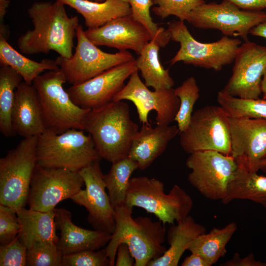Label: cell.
Segmentation results:
<instances>
[{
	"mask_svg": "<svg viewBox=\"0 0 266 266\" xmlns=\"http://www.w3.org/2000/svg\"><path fill=\"white\" fill-rule=\"evenodd\" d=\"M186 166L191 170L188 176L191 185L205 198L221 201L238 167L231 155L213 150L190 154Z\"/></svg>",
	"mask_w": 266,
	"mask_h": 266,
	"instance_id": "8fae6325",
	"label": "cell"
},
{
	"mask_svg": "<svg viewBox=\"0 0 266 266\" xmlns=\"http://www.w3.org/2000/svg\"><path fill=\"white\" fill-rule=\"evenodd\" d=\"M160 46L155 39L151 40L142 49L136 60L137 67L141 72L145 85L155 90L172 88L174 82L159 58Z\"/></svg>",
	"mask_w": 266,
	"mask_h": 266,
	"instance_id": "4316f807",
	"label": "cell"
},
{
	"mask_svg": "<svg viewBox=\"0 0 266 266\" xmlns=\"http://www.w3.org/2000/svg\"><path fill=\"white\" fill-rule=\"evenodd\" d=\"M62 266H110L105 248L64 255Z\"/></svg>",
	"mask_w": 266,
	"mask_h": 266,
	"instance_id": "8d00e7d4",
	"label": "cell"
},
{
	"mask_svg": "<svg viewBox=\"0 0 266 266\" xmlns=\"http://www.w3.org/2000/svg\"><path fill=\"white\" fill-rule=\"evenodd\" d=\"M90 0L94 1H97V2H102V1H104L105 0Z\"/></svg>",
	"mask_w": 266,
	"mask_h": 266,
	"instance_id": "7dc6e473",
	"label": "cell"
},
{
	"mask_svg": "<svg viewBox=\"0 0 266 266\" xmlns=\"http://www.w3.org/2000/svg\"><path fill=\"white\" fill-rule=\"evenodd\" d=\"M75 9L81 14L88 29H96L114 19L130 15V5L127 0H56Z\"/></svg>",
	"mask_w": 266,
	"mask_h": 266,
	"instance_id": "d4e9b609",
	"label": "cell"
},
{
	"mask_svg": "<svg viewBox=\"0 0 266 266\" xmlns=\"http://www.w3.org/2000/svg\"><path fill=\"white\" fill-rule=\"evenodd\" d=\"M237 229L235 222H231L222 228H213L209 233L198 236L188 250L201 256L211 266L225 257L226 245Z\"/></svg>",
	"mask_w": 266,
	"mask_h": 266,
	"instance_id": "f1b7e54d",
	"label": "cell"
},
{
	"mask_svg": "<svg viewBox=\"0 0 266 266\" xmlns=\"http://www.w3.org/2000/svg\"><path fill=\"white\" fill-rule=\"evenodd\" d=\"M261 88L263 99H266V69L263 76L261 82Z\"/></svg>",
	"mask_w": 266,
	"mask_h": 266,
	"instance_id": "bcb514c9",
	"label": "cell"
},
{
	"mask_svg": "<svg viewBox=\"0 0 266 266\" xmlns=\"http://www.w3.org/2000/svg\"><path fill=\"white\" fill-rule=\"evenodd\" d=\"M27 248L22 242L19 235L10 243L0 245V266H25Z\"/></svg>",
	"mask_w": 266,
	"mask_h": 266,
	"instance_id": "f35d334b",
	"label": "cell"
},
{
	"mask_svg": "<svg viewBox=\"0 0 266 266\" xmlns=\"http://www.w3.org/2000/svg\"><path fill=\"white\" fill-rule=\"evenodd\" d=\"M87 37L96 45L131 49L139 55L152 39L148 30L131 15L118 17L96 29L85 31Z\"/></svg>",
	"mask_w": 266,
	"mask_h": 266,
	"instance_id": "d6986e66",
	"label": "cell"
},
{
	"mask_svg": "<svg viewBox=\"0 0 266 266\" xmlns=\"http://www.w3.org/2000/svg\"><path fill=\"white\" fill-rule=\"evenodd\" d=\"M13 132L23 138L45 132L36 90L22 81L17 87L11 115Z\"/></svg>",
	"mask_w": 266,
	"mask_h": 266,
	"instance_id": "44dd1931",
	"label": "cell"
},
{
	"mask_svg": "<svg viewBox=\"0 0 266 266\" xmlns=\"http://www.w3.org/2000/svg\"><path fill=\"white\" fill-rule=\"evenodd\" d=\"M138 130L129 105L123 100L91 109L84 124V131L91 135L100 157L111 163L128 156Z\"/></svg>",
	"mask_w": 266,
	"mask_h": 266,
	"instance_id": "3957f363",
	"label": "cell"
},
{
	"mask_svg": "<svg viewBox=\"0 0 266 266\" xmlns=\"http://www.w3.org/2000/svg\"><path fill=\"white\" fill-rule=\"evenodd\" d=\"M231 156L249 168L266 158V119L230 118Z\"/></svg>",
	"mask_w": 266,
	"mask_h": 266,
	"instance_id": "ac0fdd59",
	"label": "cell"
},
{
	"mask_svg": "<svg viewBox=\"0 0 266 266\" xmlns=\"http://www.w3.org/2000/svg\"><path fill=\"white\" fill-rule=\"evenodd\" d=\"M36 156L38 166L75 172L101 159L91 135L77 129L60 134L45 132L38 136Z\"/></svg>",
	"mask_w": 266,
	"mask_h": 266,
	"instance_id": "8992f818",
	"label": "cell"
},
{
	"mask_svg": "<svg viewBox=\"0 0 266 266\" xmlns=\"http://www.w3.org/2000/svg\"><path fill=\"white\" fill-rule=\"evenodd\" d=\"M178 133L177 126L142 124L134 137L128 154L129 158L145 170L166 150L168 143Z\"/></svg>",
	"mask_w": 266,
	"mask_h": 266,
	"instance_id": "7402d4cb",
	"label": "cell"
},
{
	"mask_svg": "<svg viewBox=\"0 0 266 266\" xmlns=\"http://www.w3.org/2000/svg\"><path fill=\"white\" fill-rule=\"evenodd\" d=\"M199 92L194 76L188 77L174 89L175 94L180 101L179 108L174 119L179 133L186 130L190 124L194 104L200 97Z\"/></svg>",
	"mask_w": 266,
	"mask_h": 266,
	"instance_id": "d6a6232c",
	"label": "cell"
},
{
	"mask_svg": "<svg viewBox=\"0 0 266 266\" xmlns=\"http://www.w3.org/2000/svg\"><path fill=\"white\" fill-rule=\"evenodd\" d=\"M63 256L55 242L37 241L27 248L26 266H62Z\"/></svg>",
	"mask_w": 266,
	"mask_h": 266,
	"instance_id": "e575fe53",
	"label": "cell"
},
{
	"mask_svg": "<svg viewBox=\"0 0 266 266\" xmlns=\"http://www.w3.org/2000/svg\"><path fill=\"white\" fill-rule=\"evenodd\" d=\"M266 20V12L242 9L228 0L205 2L194 9L189 23L197 28L220 31L224 35L248 40L252 29Z\"/></svg>",
	"mask_w": 266,
	"mask_h": 266,
	"instance_id": "7c38bea8",
	"label": "cell"
},
{
	"mask_svg": "<svg viewBox=\"0 0 266 266\" xmlns=\"http://www.w3.org/2000/svg\"><path fill=\"white\" fill-rule=\"evenodd\" d=\"M16 212L21 225L19 238L27 248L37 241L57 242L54 210L44 212L24 207Z\"/></svg>",
	"mask_w": 266,
	"mask_h": 266,
	"instance_id": "cb8c5ba5",
	"label": "cell"
},
{
	"mask_svg": "<svg viewBox=\"0 0 266 266\" xmlns=\"http://www.w3.org/2000/svg\"><path fill=\"white\" fill-rule=\"evenodd\" d=\"M123 100L133 102L142 124H149V113L155 110L157 125H169L174 121L180 105L174 89L151 91L140 79L138 71L130 76L129 81L113 101Z\"/></svg>",
	"mask_w": 266,
	"mask_h": 266,
	"instance_id": "5bb4252c",
	"label": "cell"
},
{
	"mask_svg": "<svg viewBox=\"0 0 266 266\" xmlns=\"http://www.w3.org/2000/svg\"><path fill=\"white\" fill-rule=\"evenodd\" d=\"M138 71L136 60L108 69L82 83L66 89L72 101L84 109H94L113 100L125 80Z\"/></svg>",
	"mask_w": 266,
	"mask_h": 266,
	"instance_id": "e0dca14e",
	"label": "cell"
},
{
	"mask_svg": "<svg viewBox=\"0 0 266 266\" xmlns=\"http://www.w3.org/2000/svg\"><path fill=\"white\" fill-rule=\"evenodd\" d=\"M250 33L266 39V20L252 29Z\"/></svg>",
	"mask_w": 266,
	"mask_h": 266,
	"instance_id": "ee69618b",
	"label": "cell"
},
{
	"mask_svg": "<svg viewBox=\"0 0 266 266\" xmlns=\"http://www.w3.org/2000/svg\"><path fill=\"white\" fill-rule=\"evenodd\" d=\"M138 165L129 157L112 163L104 182L113 207L125 204L131 176Z\"/></svg>",
	"mask_w": 266,
	"mask_h": 266,
	"instance_id": "4dcf8cb0",
	"label": "cell"
},
{
	"mask_svg": "<svg viewBox=\"0 0 266 266\" xmlns=\"http://www.w3.org/2000/svg\"><path fill=\"white\" fill-rule=\"evenodd\" d=\"M246 10L261 11L266 9V0H228Z\"/></svg>",
	"mask_w": 266,
	"mask_h": 266,
	"instance_id": "b9f144b4",
	"label": "cell"
},
{
	"mask_svg": "<svg viewBox=\"0 0 266 266\" xmlns=\"http://www.w3.org/2000/svg\"><path fill=\"white\" fill-rule=\"evenodd\" d=\"M84 184L78 172L37 165L31 183L27 204L30 209L39 211L54 210L60 202L71 199Z\"/></svg>",
	"mask_w": 266,
	"mask_h": 266,
	"instance_id": "4fadbf2b",
	"label": "cell"
},
{
	"mask_svg": "<svg viewBox=\"0 0 266 266\" xmlns=\"http://www.w3.org/2000/svg\"><path fill=\"white\" fill-rule=\"evenodd\" d=\"M77 44L70 58L58 56L55 60L71 85L85 82L112 67L135 60L127 50L115 53L102 51L86 36L82 26L76 31Z\"/></svg>",
	"mask_w": 266,
	"mask_h": 266,
	"instance_id": "30bf717a",
	"label": "cell"
},
{
	"mask_svg": "<svg viewBox=\"0 0 266 266\" xmlns=\"http://www.w3.org/2000/svg\"><path fill=\"white\" fill-rule=\"evenodd\" d=\"M65 5L56 0L32 4L27 12L33 29L27 31L17 41L21 53L33 55L54 51L64 58L72 56L79 19L69 16Z\"/></svg>",
	"mask_w": 266,
	"mask_h": 266,
	"instance_id": "6da1fadb",
	"label": "cell"
},
{
	"mask_svg": "<svg viewBox=\"0 0 266 266\" xmlns=\"http://www.w3.org/2000/svg\"><path fill=\"white\" fill-rule=\"evenodd\" d=\"M0 64L11 67L25 83L32 85L33 80L45 70L60 69L55 60L43 59L36 62L23 56L14 49L7 40L0 36Z\"/></svg>",
	"mask_w": 266,
	"mask_h": 266,
	"instance_id": "83f0119b",
	"label": "cell"
},
{
	"mask_svg": "<svg viewBox=\"0 0 266 266\" xmlns=\"http://www.w3.org/2000/svg\"><path fill=\"white\" fill-rule=\"evenodd\" d=\"M131 8V15L142 24L149 32L152 39H155L160 47L166 45L170 40L167 29L159 27L150 15V8L154 5L152 0H127Z\"/></svg>",
	"mask_w": 266,
	"mask_h": 266,
	"instance_id": "836d02e7",
	"label": "cell"
},
{
	"mask_svg": "<svg viewBox=\"0 0 266 266\" xmlns=\"http://www.w3.org/2000/svg\"><path fill=\"white\" fill-rule=\"evenodd\" d=\"M9 3V0H0V26L3 25V18L6 13L7 8Z\"/></svg>",
	"mask_w": 266,
	"mask_h": 266,
	"instance_id": "f6af8a7d",
	"label": "cell"
},
{
	"mask_svg": "<svg viewBox=\"0 0 266 266\" xmlns=\"http://www.w3.org/2000/svg\"><path fill=\"white\" fill-rule=\"evenodd\" d=\"M154 4L152 10L162 19L170 15L177 17L179 20L189 22L191 11L205 2L204 0H152Z\"/></svg>",
	"mask_w": 266,
	"mask_h": 266,
	"instance_id": "d590c367",
	"label": "cell"
},
{
	"mask_svg": "<svg viewBox=\"0 0 266 266\" xmlns=\"http://www.w3.org/2000/svg\"><path fill=\"white\" fill-rule=\"evenodd\" d=\"M114 209L115 228L105 248L110 266H115L118 246L128 245L135 260L134 266H147L151 261L161 257L167 250L163 245L166 228L160 221L148 217H132L133 208L126 204Z\"/></svg>",
	"mask_w": 266,
	"mask_h": 266,
	"instance_id": "7a4b0ae2",
	"label": "cell"
},
{
	"mask_svg": "<svg viewBox=\"0 0 266 266\" xmlns=\"http://www.w3.org/2000/svg\"><path fill=\"white\" fill-rule=\"evenodd\" d=\"M232 75L221 90L232 96L258 99L266 69V46L249 40L240 46L234 60Z\"/></svg>",
	"mask_w": 266,
	"mask_h": 266,
	"instance_id": "2e32d148",
	"label": "cell"
},
{
	"mask_svg": "<svg viewBox=\"0 0 266 266\" xmlns=\"http://www.w3.org/2000/svg\"><path fill=\"white\" fill-rule=\"evenodd\" d=\"M206 233L204 226L188 215L170 227L166 235L169 247L161 257L150 261L147 266H177L182 255L189 249L194 240Z\"/></svg>",
	"mask_w": 266,
	"mask_h": 266,
	"instance_id": "603a6c76",
	"label": "cell"
},
{
	"mask_svg": "<svg viewBox=\"0 0 266 266\" xmlns=\"http://www.w3.org/2000/svg\"><path fill=\"white\" fill-rule=\"evenodd\" d=\"M125 204L140 207L154 214L164 225H173L189 215L193 206L191 197L180 186L174 185L168 194L164 183L155 178H131Z\"/></svg>",
	"mask_w": 266,
	"mask_h": 266,
	"instance_id": "5b68a950",
	"label": "cell"
},
{
	"mask_svg": "<svg viewBox=\"0 0 266 266\" xmlns=\"http://www.w3.org/2000/svg\"><path fill=\"white\" fill-rule=\"evenodd\" d=\"M237 166L222 202L228 204L234 200H248L261 204L266 209V176Z\"/></svg>",
	"mask_w": 266,
	"mask_h": 266,
	"instance_id": "484cf974",
	"label": "cell"
},
{
	"mask_svg": "<svg viewBox=\"0 0 266 266\" xmlns=\"http://www.w3.org/2000/svg\"><path fill=\"white\" fill-rule=\"evenodd\" d=\"M230 118L219 105L198 109L186 130L179 133L182 149L189 154L213 150L231 155Z\"/></svg>",
	"mask_w": 266,
	"mask_h": 266,
	"instance_id": "9c48e42d",
	"label": "cell"
},
{
	"mask_svg": "<svg viewBox=\"0 0 266 266\" xmlns=\"http://www.w3.org/2000/svg\"><path fill=\"white\" fill-rule=\"evenodd\" d=\"M217 101L231 118L266 119V99L240 98L220 91Z\"/></svg>",
	"mask_w": 266,
	"mask_h": 266,
	"instance_id": "1f68e13d",
	"label": "cell"
},
{
	"mask_svg": "<svg viewBox=\"0 0 266 266\" xmlns=\"http://www.w3.org/2000/svg\"><path fill=\"white\" fill-rule=\"evenodd\" d=\"M22 76L11 67H0V131L5 137L15 136L12 125V111L15 92L22 82Z\"/></svg>",
	"mask_w": 266,
	"mask_h": 266,
	"instance_id": "f546056e",
	"label": "cell"
},
{
	"mask_svg": "<svg viewBox=\"0 0 266 266\" xmlns=\"http://www.w3.org/2000/svg\"><path fill=\"white\" fill-rule=\"evenodd\" d=\"M135 260L131 251L126 243L120 244L117 248L115 266H134Z\"/></svg>",
	"mask_w": 266,
	"mask_h": 266,
	"instance_id": "60d3db41",
	"label": "cell"
},
{
	"mask_svg": "<svg viewBox=\"0 0 266 266\" xmlns=\"http://www.w3.org/2000/svg\"><path fill=\"white\" fill-rule=\"evenodd\" d=\"M100 161L97 160L78 171L85 189H80L70 199L86 208L88 221L95 230L112 234L115 228L114 209L105 192L104 174Z\"/></svg>",
	"mask_w": 266,
	"mask_h": 266,
	"instance_id": "9a60e30c",
	"label": "cell"
},
{
	"mask_svg": "<svg viewBox=\"0 0 266 266\" xmlns=\"http://www.w3.org/2000/svg\"><path fill=\"white\" fill-rule=\"evenodd\" d=\"M66 78L59 69L48 70L33 81L45 132L60 134L70 129L84 131L85 118L91 109L76 105L64 89Z\"/></svg>",
	"mask_w": 266,
	"mask_h": 266,
	"instance_id": "277c9868",
	"label": "cell"
},
{
	"mask_svg": "<svg viewBox=\"0 0 266 266\" xmlns=\"http://www.w3.org/2000/svg\"><path fill=\"white\" fill-rule=\"evenodd\" d=\"M170 39L179 43L180 48L170 61L171 65L182 62L195 66L221 70L234 61L241 42L238 38L224 35L211 43H202L191 35L184 21H174L168 24Z\"/></svg>",
	"mask_w": 266,
	"mask_h": 266,
	"instance_id": "ba28073f",
	"label": "cell"
},
{
	"mask_svg": "<svg viewBox=\"0 0 266 266\" xmlns=\"http://www.w3.org/2000/svg\"><path fill=\"white\" fill-rule=\"evenodd\" d=\"M221 266H266V262L257 261L252 253L247 256L240 258L238 253H235L233 258L221 264Z\"/></svg>",
	"mask_w": 266,
	"mask_h": 266,
	"instance_id": "ab89813d",
	"label": "cell"
},
{
	"mask_svg": "<svg viewBox=\"0 0 266 266\" xmlns=\"http://www.w3.org/2000/svg\"><path fill=\"white\" fill-rule=\"evenodd\" d=\"M38 136L24 138L0 159V204L13 211L25 207L37 165Z\"/></svg>",
	"mask_w": 266,
	"mask_h": 266,
	"instance_id": "52a82bcc",
	"label": "cell"
},
{
	"mask_svg": "<svg viewBox=\"0 0 266 266\" xmlns=\"http://www.w3.org/2000/svg\"><path fill=\"white\" fill-rule=\"evenodd\" d=\"M21 225L16 212L9 207L0 204V244L6 245L19 235Z\"/></svg>",
	"mask_w": 266,
	"mask_h": 266,
	"instance_id": "74e56055",
	"label": "cell"
},
{
	"mask_svg": "<svg viewBox=\"0 0 266 266\" xmlns=\"http://www.w3.org/2000/svg\"><path fill=\"white\" fill-rule=\"evenodd\" d=\"M181 266H210L200 255L192 253L185 258L181 264Z\"/></svg>",
	"mask_w": 266,
	"mask_h": 266,
	"instance_id": "7bdbcfd3",
	"label": "cell"
},
{
	"mask_svg": "<svg viewBox=\"0 0 266 266\" xmlns=\"http://www.w3.org/2000/svg\"><path fill=\"white\" fill-rule=\"evenodd\" d=\"M55 222L60 230L56 243L64 255L85 250H97L107 244L111 235L99 230H90L77 226L71 221V213L63 208H55Z\"/></svg>",
	"mask_w": 266,
	"mask_h": 266,
	"instance_id": "ffe728a7",
	"label": "cell"
}]
</instances>
